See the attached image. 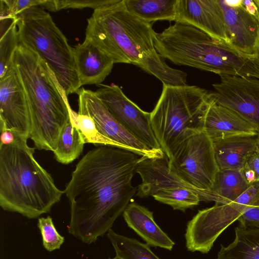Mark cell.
Wrapping results in <instances>:
<instances>
[{
	"mask_svg": "<svg viewBox=\"0 0 259 259\" xmlns=\"http://www.w3.org/2000/svg\"><path fill=\"white\" fill-rule=\"evenodd\" d=\"M141 157L108 145L82 157L64 191L70 205L69 233L91 244L111 229L137 191L132 181Z\"/></svg>",
	"mask_w": 259,
	"mask_h": 259,
	"instance_id": "cell-1",
	"label": "cell"
},
{
	"mask_svg": "<svg viewBox=\"0 0 259 259\" xmlns=\"http://www.w3.org/2000/svg\"><path fill=\"white\" fill-rule=\"evenodd\" d=\"M85 39L114 63L132 64L168 85L187 84V74L169 66L156 50L152 23L126 9L124 0H109L87 20Z\"/></svg>",
	"mask_w": 259,
	"mask_h": 259,
	"instance_id": "cell-2",
	"label": "cell"
},
{
	"mask_svg": "<svg viewBox=\"0 0 259 259\" xmlns=\"http://www.w3.org/2000/svg\"><path fill=\"white\" fill-rule=\"evenodd\" d=\"M12 60L28 103L29 138L37 149L54 152L70 119L66 93L47 64L29 48L19 43Z\"/></svg>",
	"mask_w": 259,
	"mask_h": 259,
	"instance_id": "cell-3",
	"label": "cell"
},
{
	"mask_svg": "<svg viewBox=\"0 0 259 259\" xmlns=\"http://www.w3.org/2000/svg\"><path fill=\"white\" fill-rule=\"evenodd\" d=\"M0 144V205L4 210L36 219L51 210L64 193L36 161L27 139L15 136Z\"/></svg>",
	"mask_w": 259,
	"mask_h": 259,
	"instance_id": "cell-4",
	"label": "cell"
},
{
	"mask_svg": "<svg viewBox=\"0 0 259 259\" xmlns=\"http://www.w3.org/2000/svg\"><path fill=\"white\" fill-rule=\"evenodd\" d=\"M153 38L159 55L175 64L211 72L220 77L259 79L249 58L192 25L175 22L161 32L154 31Z\"/></svg>",
	"mask_w": 259,
	"mask_h": 259,
	"instance_id": "cell-5",
	"label": "cell"
},
{
	"mask_svg": "<svg viewBox=\"0 0 259 259\" xmlns=\"http://www.w3.org/2000/svg\"><path fill=\"white\" fill-rule=\"evenodd\" d=\"M214 102L213 91L199 86L163 84L161 94L150 112V121L168 158L184 140L203 131L205 114Z\"/></svg>",
	"mask_w": 259,
	"mask_h": 259,
	"instance_id": "cell-6",
	"label": "cell"
},
{
	"mask_svg": "<svg viewBox=\"0 0 259 259\" xmlns=\"http://www.w3.org/2000/svg\"><path fill=\"white\" fill-rule=\"evenodd\" d=\"M19 43L37 53L54 73L66 95L76 93L80 84L73 48L42 7H33L17 16Z\"/></svg>",
	"mask_w": 259,
	"mask_h": 259,
	"instance_id": "cell-7",
	"label": "cell"
},
{
	"mask_svg": "<svg viewBox=\"0 0 259 259\" xmlns=\"http://www.w3.org/2000/svg\"><path fill=\"white\" fill-rule=\"evenodd\" d=\"M136 172L142 179L136 194L139 197L152 196L173 209L183 212L201 201L208 202L207 190L190 186L169 170L168 158L164 153L153 157L141 156Z\"/></svg>",
	"mask_w": 259,
	"mask_h": 259,
	"instance_id": "cell-8",
	"label": "cell"
},
{
	"mask_svg": "<svg viewBox=\"0 0 259 259\" xmlns=\"http://www.w3.org/2000/svg\"><path fill=\"white\" fill-rule=\"evenodd\" d=\"M253 206H259V182L251 183L244 193L229 203L215 204L198 210L187 225V250L208 253L222 233L247 208Z\"/></svg>",
	"mask_w": 259,
	"mask_h": 259,
	"instance_id": "cell-9",
	"label": "cell"
},
{
	"mask_svg": "<svg viewBox=\"0 0 259 259\" xmlns=\"http://www.w3.org/2000/svg\"><path fill=\"white\" fill-rule=\"evenodd\" d=\"M169 170L184 182L199 190L210 189L219 168L213 142L204 131L182 142L168 158Z\"/></svg>",
	"mask_w": 259,
	"mask_h": 259,
	"instance_id": "cell-10",
	"label": "cell"
},
{
	"mask_svg": "<svg viewBox=\"0 0 259 259\" xmlns=\"http://www.w3.org/2000/svg\"><path fill=\"white\" fill-rule=\"evenodd\" d=\"M95 91L112 115L135 137L149 149L163 151L153 132L150 113L142 110L116 84H97Z\"/></svg>",
	"mask_w": 259,
	"mask_h": 259,
	"instance_id": "cell-11",
	"label": "cell"
},
{
	"mask_svg": "<svg viewBox=\"0 0 259 259\" xmlns=\"http://www.w3.org/2000/svg\"><path fill=\"white\" fill-rule=\"evenodd\" d=\"M78 113L88 115L94 120L99 132L118 143L123 149L141 156L153 157L164 153L149 149L130 133L109 112L95 92L79 89Z\"/></svg>",
	"mask_w": 259,
	"mask_h": 259,
	"instance_id": "cell-12",
	"label": "cell"
},
{
	"mask_svg": "<svg viewBox=\"0 0 259 259\" xmlns=\"http://www.w3.org/2000/svg\"><path fill=\"white\" fill-rule=\"evenodd\" d=\"M0 129L9 131L14 136L30 138L28 103L13 60L5 75L0 78Z\"/></svg>",
	"mask_w": 259,
	"mask_h": 259,
	"instance_id": "cell-13",
	"label": "cell"
},
{
	"mask_svg": "<svg viewBox=\"0 0 259 259\" xmlns=\"http://www.w3.org/2000/svg\"><path fill=\"white\" fill-rule=\"evenodd\" d=\"M212 87L216 103L235 111L259 130V79L223 76Z\"/></svg>",
	"mask_w": 259,
	"mask_h": 259,
	"instance_id": "cell-14",
	"label": "cell"
},
{
	"mask_svg": "<svg viewBox=\"0 0 259 259\" xmlns=\"http://www.w3.org/2000/svg\"><path fill=\"white\" fill-rule=\"evenodd\" d=\"M218 2L224 13L229 46L250 59L259 39V20L245 10L242 0Z\"/></svg>",
	"mask_w": 259,
	"mask_h": 259,
	"instance_id": "cell-15",
	"label": "cell"
},
{
	"mask_svg": "<svg viewBox=\"0 0 259 259\" xmlns=\"http://www.w3.org/2000/svg\"><path fill=\"white\" fill-rule=\"evenodd\" d=\"M175 22L194 26L228 45L224 13L218 0H177Z\"/></svg>",
	"mask_w": 259,
	"mask_h": 259,
	"instance_id": "cell-16",
	"label": "cell"
},
{
	"mask_svg": "<svg viewBox=\"0 0 259 259\" xmlns=\"http://www.w3.org/2000/svg\"><path fill=\"white\" fill-rule=\"evenodd\" d=\"M203 131L212 141L241 135L259 134L255 125L235 111L215 102L205 114Z\"/></svg>",
	"mask_w": 259,
	"mask_h": 259,
	"instance_id": "cell-17",
	"label": "cell"
},
{
	"mask_svg": "<svg viewBox=\"0 0 259 259\" xmlns=\"http://www.w3.org/2000/svg\"><path fill=\"white\" fill-rule=\"evenodd\" d=\"M75 67L80 86L101 84L111 73L113 61L86 39L73 48Z\"/></svg>",
	"mask_w": 259,
	"mask_h": 259,
	"instance_id": "cell-18",
	"label": "cell"
},
{
	"mask_svg": "<svg viewBox=\"0 0 259 259\" xmlns=\"http://www.w3.org/2000/svg\"><path fill=\"white\" fill-rule=\"evenodd\" d=\"M258 141L259 134L241 135L212 141L219 170H242Z\"/></svg>",
	"mask_w": 259,
	"mask_h": 259,
	"instance_id": "cell-19",
	"label": "cell"
},
{
	"mask_svg": "<svg viewBox=\"0 0 259 259\" xmlns=\"http://www.w3.org/2000/svg\"><path fill=\"white\" fill-rule=\"evenodd\" d=\"M122 214L127 226L150 246L172 250L175 242L155 222L152 211L132 202L128 205Z\"/></svg>",
	"mask_w": 259,
	"mask_h": 259,
	"instance_id": "cell-20",
	"label": "cell"
},
{
	"mask_svg": "<svg viewBox=\"0 0 259 259\" xmlns=\"http://www.w3.org/2000/svg\"><path fill=\"white\" fill-rule=\"evenodd\" d=\"M244 174L241 170H220L218 171L209 193L208 202L215 204L229 203L250 186Z\"/></svg>",
	"mask_w": 259,
	"mask_h": 259,
	"instance_id": "cell-21",
	"label": "cell"
},
{
	"mask_svg": "<svg viewBox=\"0 0 259 259\" xmlns=\"http://www.w3.org/2000/svg\"><path fill=\"white\" fill-rule=\"evenodd\" d=\"M215 259H259V228L237 226L233 241L221 245Z\"/></svg>",
	"mask_w": 259,
	"mask_h": 259,
	"instance_id": "cell-22",
	"label": "cell"
},
{
	"mask_svg": "<svg viewBox=\"0 0 259 259\" xmlns=\"http://www.w3.org/2000/svg\"><path fill=\"white\" fill-rule=\"evenodd\" d=\"M127 10L145 22L175 21L177 0H124Z\"/></svg>",
	"mask_w": 259,
	"mask_h": 259,
	"instance_id": "cell-23",
	"label": "cell"
},
{
	"mask_svg": "<svg viewBox=\"0 0 259 259\" xmlns=\"http://www.w3.org/2000/svg\"><path fill=\"white\" fill-rule=\"evenodd\" d=\"M84 144L80 131L70 119L63 128L54 151L56 160L62 164L71 163L82 153Z\"/></svg>",
	"mask_w": 259,
	"mask_h": 259,
	"instance_id": "cell-24",
	"label": "cell"
},
{
	"mask_svg": "<svg viewBox=\"0 0 259 259\" xmlns=\"http://www.w3.org/2000/svg\"><path fill=\"white\" fill-rule=\"evenodd\" d=\"M118 259H160L147 243L117 234L112 229L107 233Z\"/></svg>",
	"mask_w": 259,
	"mask_h": 259,
	"instance_id": "cell-25",
	"label": "cell"
},
{
	"mask_svg": "<svg viewBox=\"0 0 259 259\" xmlns=\"http://www.w3.org/2000/svg\"><path fill=\"white\" fill-rule=\"evenodd\" d=\"M70 119L80 131L84 143L108 145L122 148L118 143L101 134L91 117L76 113L69 106Z\"/></svg>",
	"mask_w": 259,
	"mask_h": 259,
	"instance_id": "cell-26",
	"label": "cell"
},
{
	"mask_svg": "<svg viewBox=\"0 0 259 259\" xmlns=\"http://www.w3.org/2000/svg\"><path fill=\"white\" fill-rule=\"evenodd\" d=\"M19 44L17 19L14 20L1 34L0 39V78L6 74L12 61Z\"/></svg>",
	"mask_w": 259,
	"mask_h": 259,
	"instance_id": "cell-27",
	"label": "cell"
},
{
	"mask_svg": "<svg viewBox=\"0 0 259 259\" xmlns=\"http://www.w3.org/2000/svg\"><path fill=\"white\" fill-rule=\"evenodd\" d=\"M37 226L42 236L43 246L47 251L51 252L61 247L65 238L58 232L50 216L38 218Z\"/></svg>",
	"mask_w": 259,
	"mask_h": 259,
	"instance_id": "cell-28",
	"label": "cell"
},
{
	"mask_svg": "<svg viewBox=\"0 0 259 259\" xmlns=\"http://www.w3.org/2000/svg\"><path fill=\"white\" fill-rule=\"evenodd\" d=\"M109 0H45L44 9L56 12L62 9L92 8L95 10L109 2Z\"/></svg>",
	"mask_w": 259,
	"mask_h": 259,
	"instance_id": "cell-29",
	"label": "cell"
},
{
	"mask_svg": "<svg viewBox=\"0 0 259 259\" xmlns=\"http://www.w3.org/2000/svg\"><path fill=\"white\" fill-rule=\"evenodd\" d=\"M242 171L250 184L259 182V141L255 150L248 157Z\"/></svg>",
	"mask_w": 259,
	"mask_h": 259,
	"instance_id": "cell-30",
	"label": "cell"
},
{
	"mask_svg": "<svg viewBox=\"0 0 259 259\" xmlns=\"http://www.w3.org/2000/svg\"><path fill=\"white\" fill-rule=\"evenodd\" d=\"M10 15L15 19L23 11L33 7H42L45 0H3Z\"/></svg>",
	"mask_w": 259,
	"mask_h": 259,
	"instance_id": "cell-31",
	"label": "cell"
},
{
	"mask_svg": "<svg viewBox=\"0 0 259 259\" xmlns=\"http://www.w3.org/2000/svg\"><path fill=\"white\" fill-rule=\"evenodd\" d=\"M238 221L241 226L259 228V206L248 207Z\"/></svg>",
	"mask_w": 259,
	"mask_h": 259,
	"instance_id": "cell-32",
	"label": "cell"
},
{
	"mask_svg": "<svg viewBox=\"0 0 259 259\" xmlns=\"http://www.w3.org/2000/svg\"><path fill=\"white\" fill-rule=\"evenodd\" d=\"M242 5L250 14L259 20V8L252 0L242 1Z\"/></svg>",
	"mask_w": 259,
	"mask_h": 259,
	"instance_id": "cell-33",
	"label": "cell"
},
{
	"mask_svg": "<svg viewBox=\"0 0 259 259\" xmlns=\"http://www.w3.org/2000/svg\"><path fill=\"white\" fill-rule=\"evenodd\" d=\"M1 132V144L9 145L14 142L15 136L11 132L3 130Z\"/></svg>",
	"mask_w": 259,
	"mask_h": 259,
	"instance_id": "cell-34",
	"label": "cell"
},
{
	"mask_svg": "<svg viewBox=\"0 0 259 259\" xmlns=\"http://www.w3.org/2000/svg\"><path fill=\"white\" fill-rule=\"evenodd\" d=\"M250 60L254 67L259 72V39L254 54L250 58Z\"/></svg>",
	"mask_w": 259,
	"mask_h": 259,
	"instance_id": "cell-35",
	"label": "cell"
},
{
	"mask_svg": "<svg viewBox=\"0 0 259 259\" xmlns=\"http://www.w3.org/2000/svg\"><path fill=\"white\" fill-rule=\"evenodd\" d=\"M254 2L259 8V0H254Z\"/></svg>",
	"mask_w": 259,
	"mask_h": 259,
	"instance_id": "cell-36",
	"label": "cell"
},
{
	"mask_svg": "<svg viewBox=\"0 0 259 259\" xmlns=\"http://www.w3.org/2000/svg\"><path fill=\"white\" fill-rule=\"evenodd\" d=\"M108 259H118V258L115 256L114 258H109Z\"/></svg>",
	"mask_w": 259,
	"mask_h": 259,
	"instance_id": "cell-37",
	"label": "cell"
}]
</instances>
